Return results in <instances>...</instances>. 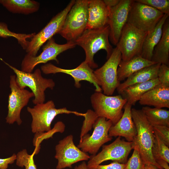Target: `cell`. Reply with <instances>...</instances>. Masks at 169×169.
<instances>
[{
    "label": "cell",
    "mask_w": 169,
    "mask_h": 169,
    "mask_svg": "<svg viewBox=\"0 0 169 169\" xmlns=\"http://www.w3.org/2000/svg\"><path fill=\"white\" fill-rule=\"evenodd\" d=\"M109 27L108 25L100 28L86 29L74 42L76 45L82 47L85 54L84 61L92 69L98 67L94 57L99 50L104 49L107 53L106 59L110 57L113 48L109 41Z\"/></svg>",
    "instance_id": "obj_1"
},
{
    "label": "cell",
    "mask_w": 169,
    "mask_h": 169,
    "mask_svg": "<svg viewBox=\"0 0 169 169\" xmlns=\"http://www.w3.org/2000/svg\"><path fill=\"white\" fill-rule=\"evenodd\" d=\"M131 112L137 132L132 142V148L135 146L138 148L145 165L151 164L160 169H163L156 161L152 153L155 139L153 126L148 121L141 110L132 108Z\"/></svg>",
    "instance_id": "obj_2"
},
{
    "label": "cell",
    "mask_w": 169,
    "mask_h": 169,
    "mask_svg": "<svg viewBox=\"0 0 169 169\" xmlns=\"http://www.w3.org/2000/svg\"><path fill=\"white\" fill-rule=\"evenodd\" d=\"M27 110L30 114L32 118L31 124L32 131L36 134L50 131L51 124L58 115L73 114L83 117L85 115V113L69 110L66 107L57 109L52 100H49L45 103L36 104L33 108L28 107Z\"/></svg>",
    "instance_id": "obj_3"
},
{
    "label": "cell",
    "mask_w": 169,
    "mask_h": 169,
    "mask_svg": "<svg viewBox=\"0 0 169 169\" xmlns=\"http://www.w3.org/2000/svg\"><path fill=\"white\" fill-rule=\"evenodd\" d=\"M0 59L10 68L16 74L15 80L18 86L21 89L29 87L34 95L33 100L35 105L43 103L45 101V91L47 88L53 90L55 83L53 79L44 78L42 75L41 70L36 69L33 73H28L19 70Z\"/></svg>",
    "instance_id": "obj_4"
},
{
    "label": "cell",
    "mask_w": 169,
    "mask_h": 169,
    "mask_svg": "<svg viewBox=\"0 0 169 169\" xmlns=\"http://www.w3.org/2000/svg\"><path fill=\"white\" fill-rule=\"evenodd\" d=\"M88 18V0H75L58 34L74 41L86 30Z\"/></svg>",
    "instance_id": "obj_5"
},
{
    "label": "cell",
    "mask_w": 169,
    "mask_h": 169,
    "mask_svg": "<svg viewBox=\"0 0 169 169\" xmlns=\"http://www.w3.org/2000/svg\"><path fill=\"white\" fill-rule=\"evenodd\" d=\"M90 101L94 111L97 116L110 120L113 125L122 117V109L127 102V100L120 95L109 96L97 92L91 95Z\"/></svg>",
    "instance_id": "obj_6"
},
{
    "label": "cell",
    "mask_w": 169,
    "mask_h": 169,
    "mask_svg": "<svg viewBox=\"0 0 169 169\" xmlns=\"http://www.w3.org/2000/svg\"><path fill=\"white\" fill-rule=\"evenodd\" d=\"M121 60V53L116 46L105 63L94 71L98 84L105 95H111L120 84L118 79L117 69Z\"/></svg>",
    "instance_id": "obj_7"
},
{
    "label": "cell",
    "mask_w": 169,
    "mask_h": 169,
    "mask_svg": "<svg viewBox=\"0 0 169 169\" xmlns=\"http://www.w3.org/2000/svg\"><path fill=\"white\" fill-rule=\"evenodd\" d=\"M132 149V142L126 141L118 136L112 143L103 146L102 150L98 154L90 156L87 164V169H93L108 160L125 164Z\"/></svg>",
    "instance_id": "obj_8"
},
{
    "label": "cell",
    "mask_w": 169,
    "mask_h": 169,
    "mask_svg": "<svg viewBox=\"0 0 169 169\" xmlns=\"http://www.w3.org/2000/svg\"><path fill=\"white\" fill-rule=\"evenodd\" d=\"M75 0H71L66 7L54 17L47 25L38 33L35 34L25 49L27 54L35 56L41 47L61 29L66 16Z\"/></svg>",
    "instance_id": "obj_9"
},
{
    "label": "cell",
    "mask_w": 169,
    "mask_h": 169,
    "mask_svg": "<svg viewBox=\"0 0 169 169\" xmlns=\"http://www.w3.org/2000/svg\"><path fill=\"white\" fill-rule=\"evenodd\" d=\"M164 14L151 6L134 0L127 23L140 30L148 32L155 27Z\"/></svg>",
    "instance_id": "obj_10"
},
{
    "label": "cell",
    "mask_w": 169,
    "mask_h": 169,
    "mask_svg": "<svg viewBox=\"0 0 169 169\" xmlns=\"http://www.w3.org/2000/svg\"><path fill=\"white\" fill-rule=\"evenodd\" d=\"M76 45L74 41H67L65 44L56 43L52 37L47 42L42 48V52L38 56H32L26 54L21 64V70L27 73H32L34 69L41 63L45 64L50 60H55L57 63L59 61L57 56L62 53L74 48Z\"/></svg>",
    "instance_id": "obj_11"
},
{
    "label": "cell",
    "mask_w": 169,
    "mask_h": 169,
    "mask_svg": "<svg viewBox=\"0 0 169 169\" xmlns=\"http://www.w3.org/2000/svg\"><path fill=\"white\" fill-rule=\"evenodd\" d=\"M148 32L140 30L127 23L125 24L116 46L120 51L122 61H128L141 55Z\"/></svg>",
    "instance_id": "obj_12"
},
{
    "label": "cell",
    "mask_w": 169,
    "mask_h": 169,
    "mask_svg": "<svg viewBox=\"0 0 169 169\" xmlns=\"http://www.w3.org/2000/svg\"><path fill=\"white\" fill-rule=\"evenodd\" d=\"M112 125L110 120L98 117L93 125L92 134L87 133L84 135L79 140L77 147L85 153L95 155L103 145L111 140L112 137L109 136V131Z\"/></svg>",
    "instance_id": "obj_13"
},
{
    "label": "cell",
    "mask_w": 169,
    "mask_h": 169,
    "mask_svg": "<svg viewBox=\"0 0 169 169\" xmlns=\"http://www.w3.org/2000/svg\"><path fill=\"white\" fill-rule=\"evenodd\" d=\"M15 79V75L10 76L11 93L8 96V113L6 120L9 124L16 122L20 125L22 122L20 118L21 110L27 105L30 99L34 97V95L32 92L20 88L16 83Z\"/></svg>",
    "instance_id": "obj_14"
},
{
    "label": "cell",
    "mask_w": 169,
    "mask_h": 169,
    "mask_svg": "<svg viewBox=\"0 0 169 169\" xmlns=\"http://www.w3.org/2000/svg\"><path fill=\"white\" fill-rule=\"evenodd\" d=\"M55 158L58 160L56 169L71 168L78 162L87 161L90 158L88 154L76 146L72 135L67 136L60 140L55 146Z\"/></svg>",
    "instance_id": "obj_15"
},
{
    "label": "cell",
    "mask_w": 169,
    "mask_h": 169,
    "mask_svg": "<svg viewBox=\"0 0 169 169\" xmlns=\"http://www.w3.org/2000/svg\"><path fill=\"white\" fill-rule=\"evenodd\" d=\"M41 69L43 73L46 74L61 73L70 75L74 79V85L77 88L80 87L81 81L85 80L93 84L95 88V92H101L102 91L94 75L93 69L84 61L74 69H62L51 63L42 65Z\"/></svg>",
    "instance_id": "obj_16"
},
{
    "label": "cell",
    "mask_w": 169,
    "mask_h": 169,
    "mask_svg": "<svg viewBox=\"0 0 169 169\" xmlns=\"http://www.w3.org/2000/svg\"><path fill=\"white\" fill-rule=\"evenodd\" d=\"M134 0H120L115 6L110 8L107 25L109 27V40L116 46L123 27L127 22L131 5Z\"/></svg>",
    "instance_id": "obj_17"
},
{
    "label": "cell",
    "mask_w": 169,
    "mask_h": 169,
    "mask_svg": "<svg viewBox=\"0 0 169 169\" xmlns=\"http://www.w3.org/2000/svg\"><path fill=\"white\" fill-rule=\"evenodd\" d=\"M132 105L127 102L124 106V111L119 120L112 125L109 131V136H122L129 142H132L137 134L135 125L131 112Z\"/></svg>",
    "instance_id": "obj_18"
},
{
    "label": "cell",
    "mask_w": 169,
    "mask_h": 169,
    "mask_svg": "<svg viewBox=\"0 0 169 169\" xmlns=\"http://www.w3.org/2000/svg\"><path fill=\"white\" fill-rule=\"evenodd\" d=\"M110 8L102 0H88L86 29L100 28L107 25Z\"/></svg>",
    "instance_id": "obj_19"
},
{
    "label": "cell",
    "mask_w": 169,
    "mask_h": 169,
    "mask_svg": "<svg viewBox=\"0 0 169 169\" xmlns=\"http://www.w3.org/2000/svg\"><path fill=\"white\" fill-rule=\"evenodd\" d=\"M141 105L169 108V87L159 84L146 93L139 100Z\"/></svg>",
    "instance_id": "obj_20"
},
{
    "label": "cell",
    "mask_w": 169,
    "mask_h": 169,
    "mask_svg": "<svg viewBox=\"0 0 169 169\" xmlns=\"http://www.w3.org/2000/svg\"><path fill=\"white\" fill-rule=\"evenodd\" d=\"M160 65V64L156 63L143 68L132 74L123 83H120L116 89L118 92L121 94L127 87L131 85L157 78Z\"/></svg>",
    "instance_id": "obj_21"
},
{
    "label": "cell",
    "mask_w": 169,
    "mask_h": 169,
    "mask_svg": "<svg viewBox=\"0 0 169 169\" xmlns=\"http://www.w3.org/2000/svg\"><path fill=\"white\" fill-rule=\"evenodd\" d=\"M169 15L164 14L155 27L148 32L144 40L140 55L142 57L151 61L154 49L161 39L163 26Z\"/></svg>",
    "instance_id": "obj_22"
},
{
    "label": "cell",
    "mask_w": 169,
    "mask_h": 169,
    "mask_svg": "<svg viewBox=\"0 0 169 169\" xmlns=\"http://www.w3.org/2000/svg\"><path fill=\"white\" fill-rule=\"evenodd\" d=\"M156 63L140 55L136 56L128 61L121 60L117 69L118 80L120 82L141 69Z\"/></svg>",
    "instance_id": "obj_23"
},
{
    "label": "cell",
    "mask_w": 169,
    "mask_h": 169,
    "mask_svg": "<svg viewBox=\"0 0 169 169\" xmlns=\"http://www.w3.org/2000/svg\"><path fill=\"white\" fill-rule=\"evenodd\" d=\"M151 61L169 65V20L166 19L163 27L161 37L155 47Z\"/></svg>",
    "instance_id": "obj_24"
},
{
    "label": "cell",
    "mask_w": 169,
    "mask_h": 169,
    "mask_svg": "<svg viewBox=\"0 0 169 169\" xmlns=\"http://www.w3.org/2000/svg\"><path fill=\"white\" fill-rule=\"evenodd\" d=\"M160 84L158 78L148 81L131 85L121 94L127 102L134 105L146 93Z\"/></svg>",
    "instance_id": "obj_25"
},
{
    "label": "cell",
    "mask_w": 169,
    "mask_h": 169,
    "mask_svg": "<svg viewBox=\"0 0 169 169\" xmlns=\"http://www.w3.org/2000/svg\"><path fill=\"white\" fill-rule=\"evenodd\" d=\"M0 4L13 13L28 14L37 12L39 3L32 0H0Z\"/></svg>",
    "instance_id": "obj_26"
},
{
    "label": "cell",
    "mask_w": 169,
    "mask_h": 169,
    "mask_svg": "<svg viewBox=\"0 0 169 169\" xmlns=\"http://www.w3.org/2000/svg\"><path fill=\"white\" fill-rule=\"evenodd\" d=\"M149 123L153 126L165 125L169 127V110L146 106L141 110Z\"/></svg>",
    "instance_id": "obj_27"
},
{
    "label": "cell",
    "mask_w": 169,
    "mask_h": 169,
    "mask_svg": "<svg viewBox=\"0 0 169 169\" xmlns=\"http://www.w3.org/2000/svg\"><path fill=\"white\" fill-rule=\"evenodd\" d=\"M36 34L35 33L30 34L16 33L10 31L6 23L0 22V37L7 38L13 37L17 39L18 43L24 50L27 48L29 42L28 38H31Z\"/></svg>",
    "instance_id": "obj_28"
},
{
    "label": "cell",
    "mask_w": 169,
    "mask_h": 169,
    "mask_svg": "<svg viewBox=\"0 0 169 169\" xmlns=\"http://www.w3.org/2000/svg\"><path fill=\"white\" fill-rule=\"evenodd\" d=\"M155 139L152 150L154 159H161L169 163V148L154 131Z\"/></svg>",
    "instance_id": "obj_29"
},
{
    "label": "cell",
    "mask_w": 169,
    "mask_h": 169,
    "mask_svg": "<svg viewBox=\"0 0 169 169\" xmlns=\"http://www.w3.org/2000/svg\"><path fill=\"white\" fill-rule=\"evenodd\" d=\"M28 154L27 150L24 149L18 152L16 154V164L20 167H25V169H37L34 163L33 156Z\"/></svg>",
    "instance_id": "obj_30"
},
{
    "label": "cell",
    "mask_w": 169,
    "mask_h": 169,
    "mask_svg": "<svg viewBox=\"0 0 169 169\" xmlns=\"http://www.w3.org/2000/svg\"><path fill=\"white\" fill-rule=\"evenodd\" d=\"M84 120L81 128L80 140L88 133L93 127V125L98 116L94 110H88L85 113Z\"/></svg>",
    "instance_id": "obj_31"
},
{
    "label": "cell",
    "mask_w": 169,
    "mask_h": 169,
    "mask_svg": "<svg viewBox=\"0 0 169 169\" xmlns=\"http://www.w3.org/2000/svg\"><path fill=\"white\" fill-rule=\"evenodd\" d=\"M136 1L151 6L161 12L164 14L169 15L168 0H136Z\"/></svg>",
    "instance_id": "obj_32"
},
{
    "label": "cell",
    "mask_w": 169,
    "mask_h": 169,
    "mask_svg": "<svg viewBox=\"0 0 169 169\" xmlns=\"http://www.w3.org/2000/svg\"><path fill=\"white\" fill-rule=\"evenodd\" d=\"M134 151L131 157L125 164L124 169H142L145 164L141 158L138 149L136 146L133 148Z\"/></svg>",
    "instance_id": "obj_33"
},
{
    "label": "cell",
    "mask_w": 169,
    "mask_h": 169,
    "mask_svg": "<svg viewBox=\"0 0 169 169\" xmlns=\"http://www.w3.org/2000/svg\"><path fill=\"white\" fill-rule=\"evenodd\" d=\"M157 78L161 85L169 87V67L161 64L157 73Z\"/></svg>",
    "instance_id": "obj_34"
},
{
    "label": "cell",
    "mask_w": 169,
    "mask_h": 169,
    "mask_svg": "<svg viewBox=\"0 0 169 169\" xmlns=\"http://www.w3.org/2000/svg\"><path fill=\"white\" fill-rule=\"evenodd\" d=\"M154 131L168 147L169 146V127L165 125L153 126Z\"/></svg>",
    "instance_id": "obj_35"
},
{
    "label": "cell",
    "mask_w": 169,
    "mask_h": 169,
    "mask_svg": "<svg viewBox=\"0 0 169 169\" xmlns=\"http://www.w3.org/2000/svg\"><path fill=\"white\" fill-rule=\"evenodd\" d=\"M125 164L113 161L111 163L105 165H99L93 169H124Z\"/></svg>",
    "instance_id": "obj_36"
},
{
    "label": "cell",
    "mask_w": 169,
    "mask_h": 169,
    "mask_svg": "<svg viewBox=\"0 0 169 169\" xmlns=\"http://www.w3.org/2000/svg\"><path fill=\"white\" fill-rule=\"evenodd\" d=\"M16 159V155L15 154L6 158H0V169H7L8 165L13 163Z\"/></svg>",
    "instance_id": "obj_37"
},
{
    "label": "cell",
    "mask_w": 169,
    "mask_h": 169,
    "mask_svg": "<svg viewBox=\"0 0 169 169\" xmlns=\"http://www.w3.org/2000/svg\"><path fill=\"white\" fill-rule=\"evenodd\" d=\"M103 1L105 4L110 8L116 5L120 0H103Z\"/></svg>",
    "instance_id": "obj_38"
},
{
    "label": "cell",
    "mask_w": 169,
    "mask_h": 169,
    "mask_svg": "<svg viewBox=\"0 0 169 169\" xmlns=\"http://www.w3.org/2000/svg\"><path fill=\"white\" fill-rule=\"evenodd\" d=\"M156 161L163 169H169L168 163L166 161L161 159H156Z\"/></svg>",
    "instance_id": "obj_39"
},
{
    "label": "cell",
    "mask_w": 169,
    "mask_h": 169,
    "mask_svg": "<svg viewBox=\"0 0 169 169\" xmlns=\"http://www.w3.org/2000/svg\"><path fill=\"white\" fill-rule=\"evenodd\" d=\"M74 169H88L87 164L85 161H83L79 165L76 166Z\"/></svg>",
    "instance_id": "obj_40"
},
{
    "label": "cell",
    "mask_w": 169,
    "mask_h": 169,
    "mask_svg": "<svg viewBox=\"0 0 169 169\" xmlns=\"http://www.w3.org/2000/svg\"><path fill=\"white\" fill-rule=\"evenodd\" d=\"M145 169H160L155 166L151 164H145Z\"/></svg>",
    "instance_id": "obj_41"
},
{
    "label": "cell",
    "mask_w": 169,
    "mask_h": 169,
    "mask_svg": "<svg viewBox=\"0 0 169 169\" xmlns=\"http://www.w3.org/2000/svg\"><path fill=\"white\" fill-rule=\"evenodd\" d=\"M142 169H145V166H144L142 168Z\"/></svg>",
    "instance_id": "obj_42"
}]
</instances>
